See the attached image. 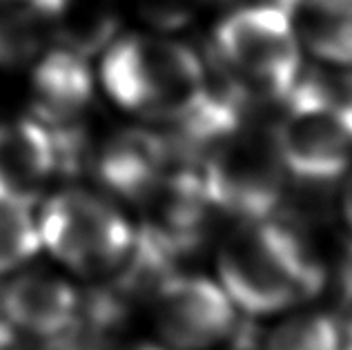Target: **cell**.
<instances>
[{
  "mask_svg": "<svg viewBox=\"0 0 352 350\" xmlns=\"http://www.w3.org/2000/svg\"><path fill=\"white\" fill-rule=\"evenodd\" d=\"M219 279L236 310L250 317L285 312L317 297L323 263L296 228L272 217L250 219L219 248Z\"/></svg>",
  "mask_w": 352,
  "mask_h": 350,
  "instance_id": "cell-1",
  "label": "cell"
},
{
  "mask_svg": "<svg viewBox=\"0 0 352 350\" xmlns=\"http://www.w3.org/2000/svg\"><path fill=\"white\" fill-rule=\"evenodd\" d=\"M100 83L125 112L172 125L192 114L210 89L199 54L185 43L154 34L109 43L100 63Z\"/></svg>",
  "mask_w": 352,
  "mask_h": 350,
  "instance_id": "cell-2",
  "label": "cell"
},
{
  "mask_svg": "<svg viewBox=\"0 0 352 350\" xmlns=\"http://www.w3.org/2000/svg\"><path fill=\"white\" fill-rule=\"evenodd\" d=\"M214 61L223 85L245 103L285 100L301 78V43L288 9L248 5L214 30Z\"/></svg>",
  "mask_w": 352,
  "mask_h": 350,
  "instance_id": "cell-3",
  "label": "cell"
},
{
  "mask_svg": "<svg viewBox=\"0 0 352 350\" xmlns=\"http://www.w3.org/2000/svg\"><path fill=\"white\" fill-rule=\"evenodd\" d=\"M210 204L239 221L272 217L285 192L288 170L274 132L243 116L210 139L194 156Z\"/></svg>",
  "mask_w": 352,
  "mask_h": 350,
  "instance_id": "cell-4",
  "label": "cell"
},
{
  "mask_svg": "<svg viewBox=\"0 0 352 350\" xmlns=\"http://www.w3.org/2000/svg\"><path fill=\"white\" fill-rule=\"evenodd\" d=\"M43 248L82 277L114 274L132 254L136 230L114 204L94 192L72 188L45 201Z\"/></svg>",
  "mask_w": 352,
  "mask_h": 350,
  "instance_id": "cell-5",
  "label": "cell"
},
{
  "mask_svg": "<svg viewBox=\"0 0 352 350\" xmlns=\"http://www.w3.org/2000/svg\"><path fill=\"white\" fill-rule=\"evenodd\" d=\"M272 132L285 170L308 186H328L350 170L352 132L312 74L285 96Z\"/></svg>",
  "mask_w": 352,
  "mask_h": 350,
  "instance_id": "cell-6",
  "label": "cell"
},
{
  "mask_svg": "<svg viewBox=\"0 0 352 350\" xmlns=\"http://www.w3.org/2000/svg\"><path fill=\"white\" fill-rule=\"evenodd\" d=\"M154 324L172 350H210L239 326L236 306L223 285L201 274L172 272L152 294Z\"/></svg>",
  "mask_w": 352,
  "mask_h": 350,
  "instance_id": "cell-7",
  "label": "cell"
},
{
  "mask_svg": "<svg viewBox=\"0 0 352 350\" xmlns=\"http://www.w3.org/2000/svg\"><path fill=\"white\" fill-rule=\"evenodd\" d=\"M138 204L143 208V226L136 237L170 263L203 243L210 210L214 208L197 168L181 163L174 165Z\"/></svg>",
  "mask_w": 352,
  "mask_h": 350,
  "instance_id": "cell-8",
  "label": "cell"
},
{
  "mask_svg": "<svg viewBox=\"0 0 352 350\" xmlns=\"http://www.w3.org/2000/svg\"><path fill=\"white\" fill-rule=\"evenodd\" d=\"M60 174L54 134L34 116L0 123V206L34 208Z\"/></svg>",
  "mask_w": 352,
  "mask_h": 350,
  "instance_id": "cell-9",
  "label": "cell"
},
{
  "mask_svg": "<svg viewBox=\"0 0 352 350\" xmlns=\"http://www.w3.org/2000/svg\"><path fill=\"white\" fill-rule=\"evenodd\" d=\"M82 299L74 285L52 272H21L0 288V312L27 335L60 342L72 333Z\"/></svg>",
  "mask_w": 352,
  "mask_h": 350,
  "instance_id": "cell-10",
  "label": "cell"
},
{
  "mask_svg": "<svg viewBox=\"0 0 352 350\" xmlns=\"http://www.w3.org/2000/svg\"><path fill=\"white\" fill-rule=\"evenodd\" d=\"M30 100L36 121L52 132L80 130V118L94 100V74L89 58L54 47L34 63Z\"/></svg>",
  "mask_w": 352,
  "mask_h": 350,
  "instance_id": "cell-11",
  "label": "cell"
},
{
  "mask_svg": "<svg viewBox=\"0 0 352 350\" xmlns=\"http://www.w3.org/2000/svg\"><path fill=\"white\" fill-rule=\"evenodd\" d=\"M91 165L107 190L138 204L179 165V154L170 136L136 127L109 136L91 156Z\"/></svg>",
  "mask_w": 352,
  "mask_h": 350,
  "instance_id": "cell-12",
  "label": "cell"
},
{
  "mask_svg": "<svg viewBox=\"0 0 352 350\" xmlns=\"http://www.w3.org/2000/svg\"><path fill=\"white\" fill-rule=\"evenodd\" d=\"M290 16L301 47L314 58L352 67V0H299Z\"/></svg>",
  "mask_w": 352,
  "mask_h": 350,
  "instance_id": "cell-13",
  "label": "cell"
},
{
  "mask_svg": "<svg viewBox=\"0 0 352 350\" xmlns=\"http://www.w3.org/2000/svg\"><path fill=\"white\" fill-rule=\"evenodd\" d=\"M265 350H341V315L296 312L265 335Z\"/></svg>",
  "mask_w": 352,
  "mask_h": 350,
  "instance_id": "cell-14",
  "label": "cell"
},
{
  "mask_svg": "<svg viewBox=\"0 0 352 350\" xmlns=\"http://www.w3.org/2000/svg\"><path fill=\"white\" fill-rule=\"evenodd\" d=\"M41 250V223L32 208L0 206V277L21 270Z\"/></svg>",
  "mask_w": 352,
  "mask_h": 350,
  "instance_id": "cell-15",
  "label": "cell"
},
{
  "mask_svg": "<svg viewBox=\"0 0 352 350\" xmlns=\"http://www.w3.org/2000/svg\"><path fill=\"white\" fill-rule=\"evenodd\" d=\"M18 3L0 5V78L3 74L16 69L41 50L43 23L34 7L27 3L25 9Z\"/></svg>",
  "mask_w": 352,
  "mask_h": 350,
  "instance_id": "cell-16",
  "label": "cell"
},
{
  "mask_svg": "<svg viewBox=\"0 0 352 350\" xmlns=\"http://www.w3.org/2000/svg\"><path fill=\"white\" fill-rule=\"evenodd\" d=\"M339 288H341V294H344V299L352 306V245L346 250L339 265Z\"/></svg>",
  "mask_w": 352,
  "mask_h": 350,
  "instance_id": "cell-17",
  "label": "cell"
},
{
  "mask_svg": "<svg viewBox=\"0 0 352 350\" xmlns=\"http://www.w3.org/2000/svg\"><path fill=\"white\" fill-rule=\"evenodd\" d=\"M0 350H27L14 326H9L3 317H0Z\"/></svg>",
  "mask_w": 352,
  "mask_h": 350,
  "instance_id": "cell-18",
  "label": "cell"
},
{
  "mask_svg": "<svg viewBox=\"0 0 352 350\" xmlns=\"http://www.w3.org/2000/svg\"><path fill=\"white\" fill-rule=\"evenodd\" d=\"M341 212H344L348 228L352 230V174H348L344 192H341Z\"/></svg>",
  "mask_w": 352,
  "mask_h": 350,
  "instance_id": "cell-19",
  "label": "cell"
},
{
  "mask_svg": "<svg viewBox=\"0 0 352 350\" xmlns=\"http://www.w3.org/2000/svg\"><path fill=\"white\" fill-rule=\"evenodd\" d=\"M7 3H27V0H0V5H7Z\"/></svg>",
  "mask_w": 352,
  "mask_h": 350,
  "instance_id": "cell-20",
  "label": "cell"
},
{
  "mask_svg": "<svg viewBox=\"0 0 352 350\" xmlns=\"http://www.w3.org/2000/svg\"><path fill=\"white\" fill-rule=\"evenodd\" d=\"M87 350H98V348H87Z\"/></svg>",
  "mask_w": 352,
  "mask_h": 350,
  "instance_id": "cell-21",
  "label": "cell"
}]
</instances>
